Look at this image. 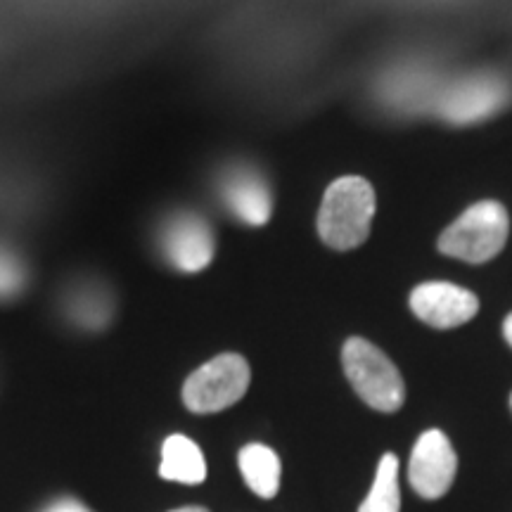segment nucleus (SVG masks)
<instances>
[{
  "label": "nucleus",
  "mask_w": 512,
  "mask_h": 512,
  "mask_svg": "<svg viewBox=\"0 0 512 512\" xmlns=\"http://www.w3.org/2000/svg\"><path fill=\"white\" fill-rule=\"evenodd\" d=\"M375 190L366 178L344 176L330 183L318 211L320 240L347 252L368 240L375 216Z\"/></svg>",
  "instance_id": "f257e3e1"
},
{
  "label": "nucleus",
  "mask_w": 512,
  "mask_h": 512,
  "mask_svg": "<svg viewBox=\"0 0 512 512\" xmlns=\"http://www.w3.org/2000/svg\"><path fill=\"white\" fill-rule=\"evenodd\" d=\"M344 373L354 392L373 411L396 413L406 401V384L387 354L363 337H349L342 349Z\"/></svg>",
  "instance_id": "f03ea898"
},
{
  "label": "nucleus",
  "mask_w": 512,
  "mask_h": 512,
  "mask_svg": "<svg viewBox=\"0 0 512 512\" xmlns=\"http://www.w3.org/2000/svg\"><path fill=\"white\" fill-rule=\"evenodd\" d=\"M508 230V211L501 202H477L441 233L439 252L463 259L467 264H484L501 254Z\"/></svg>",
  "instance_id": "7ed1b4c3"
},
{
  "label": "nucleus",
  "mask_w": 512,
  "mask_h": 512,
  "mask_svg": "<svg viewBox=\"0 0 512 512\" xmlns=\"http://www.w3.org/2000/svg\"><path fill=\"white\" fill-rule=\"evenodd\" d=\"M249 363L240 354H221L192 373L183 384V403L188 411L209 415L226 411L247 394Z\"/></svg>",
  "instance_id": "20e7f679"
},
{
  "label": "nucleus",
  "mask_w": 512,
  "mask_h": 512,
  "mask_svg": "<svg viewBox=\"0 0 512 512\" xmlns=\"http://www.w3.org/2000/svg\"><path fill=\"white\" fill-rule=\"evenodd\" d=\"M510 98L512 91L508 81H503L496 74H477L441 88L434 112H439L441 119L458 126L477 124V121L501 112Z\"/></svg>",
  "instance_id": "39448f33"
},
{
  "label": "nucleus",
  "mask_w": 512,
  "mask_h": 512,
  "mask_svg": "<svg viewBox=\"0 0 512 512\" xmlns=\"http://www.w3.org/2000/svg\"><path fill=\"white\" fill-rule=\"evenodd\" d=\"M458 472V456L451 441L441 430H427L415 441L411 463H408V482L413 491L427 501L446 496Z\"/></svg>",
  "instance_id": "423d86ee"
},
{
  "label": "nucleus",
  "mask_w": 512,
  "mask_h": 512,
  "mask_svg": "<svg viewBox=\"0 0 512 512\" xmlns=\"http://www.w3.org/2000/svg\"><path fill=\"white\" fill-rule=\"evenodd\" d=\"M164 256L183 273H197L214 259V233L202 216L192 211H178L162 226Z\"/></svg>",
  "instance_id": "0eeeda50"
},
{
  "label": "nucleus",
  "mask_w": 512,
  "mask_h": 512,
  "mask_svg": "<svg viewBox=\"0 0 512 512\" xmlns=\"http://www.w3.org/2000/svg\"><path fill=\"white\" fill-rule=\"evenodd\" d=\"M411 309L422 323L437 330H448L465 325L479 311L475 292L453 283H422L411 292Z\"/></svg>",
  "instance_id": "6e6552de"
},
{
  "label": "nucleus",
  "mask_w": 512,
  "mask_h": 512,
  "mask_svg": "<svg viewBox=\"0 0 512 512\" xmlns=\"http://www.w3.org/2000/svg\"><path fill=\"white\" fill-rule=\"evenodd\" d=\"M219 190L230 214L247 226H264L271 219V188L252 166H230L223 171Z\"/></svg>",
  "instance_id": "1a4fd4ad"
},
{
  "label": "nucleus",
  "mask_w": 512,
  "mask_h": 512,
  "mask_svg": "<svg viewBox=\"0 0 512 512\" xmlns=\"http://www.w3.org/2000/svg\"><path fill=\"white\" fill-rule=\"evenodd\" d=\"M439 81L427 69H399L392 72L382 83V98L387 105L396 107L399 112H422L427 107H437Z\"/></svg>",
  "instance_id": "9d476101"
},
{
  "label": "nucleus",
  "mask_w": 512,
  "mask_h": 512,
  "mask_svg": "<svg viewBox=\"0 0 512 512\" xmlns=\"http://www.w3.org/2000/svg\"><path fill=\"white\" fill-rule=\"evenodd\" d=\"M159 475L166 482L202 484L207 479V463H204L202 448L185 434H171L162 446Z\"/></svg>",
  "instance_id": "9b49d317"
},
{
  "label": "nucleus",
  "mask_w": 512,
  "mask_h": 512,
  "mask_svg": "<svg viewBox=\"0 0 512 512\" xmlns=\"http://www.w3.org/2000/svg\"><path fill=\"white\" fill-rule=\"evenodd\" d=\"M240 472L249 489L259 498H273L280 489V458L273 448L264 444H247L240 451Z\"/></svg>",
  "instance_id": "f8f14e48"
},
{
  "label": "nucleus",
  "mask_w": 512,
  "mask_h": 512,
  "mask_svg": "<svg viewBox=\"0 0 512 512\" xmlns=\"http://www.w3.org/2000/svg\"><path fill=\"white\" fill-rule=\"evenodd\" d=\"M358 512H401V486H399V458L384 453L377 465L375 482L370 486L366 501Z\"/></svg>",
  "instance_id": "ddd939ff"
},
{
  "label": "nucleus",
  "mask_w": 512,
  "mask_h": 512,
  "mask_svg": "<svg viewBox=\"0 0 512 512\" xmlns=\"http://www.w3.org/2000/svg\"><path fill=\"white\" fill-rule=\"evenodd\" d=\"M69 311L86 328H98L110 316V299L98 285H79L69 297Z\"/></svg>",
  "instance_id": "4468645a"
},
{
  "label": "nucleus",
  "mask_w": 512,
  "mask_h": 512,
  "mask_svg": "<svg viewBox=\"0 0 512 512\" xmlns=\"http://www.w3.org/2000/svg\"><path fill=\"white\" fill-rule=\"evenodd\" d=\"M24 283V266L10 249L0 247V297H12Z\"/></svg>",
  "instance_id": "2eb2a0df"
},
{
  "label": "nucleus",
  "mask_w": 512,
  "mask_h": 512,
  "mask_svg": "<svg viewBox=\"0 0 512 512\" xmlns=\"http://www.w3.org/2000/svg\"><path fill=\"white\" fill-rule=\"evenodd\" d=\"M46 512H91V510H88L86 505H81L79 501H74V498H62V501L50 505Z\"/></svg>",
  "instance_id": "dca6fc26"
},
{
  "label": "nucleus",
  "mask_w": 512,
  "mask_h": 512,
  "mask_svg": "<svg viewBox=\"0 0 512 512\" xmlns=\"http://www.w3.org/2000/svg\"><path fill=\"white\" fill-rule=\"evenodd\" d=\"M503 335H505V339H508V344L512 347V313L508 318H505V323H503Z\"/></svg>",
  "instance_id": "f3484780"
},
{
  "label": "nucleus",
  "mask_w": 512,
  "mask_h": 512,
  "mask_svg": "<svg viewBox=\"0 0 512 512\" xmlns=\"http://www.w3.org/2000/svg\"><path fill=\"white\" fill-rule=\"evenodd\" d=\"M171 512H209V510L200 508V505H188V508H178V510H171Z\"/></svg>",
  "instance_id": "a211bd4d"
},
{
  "label": "nucleus",
  "mask_w": 512,
  "mask_h": 512,
  "mask_svg": "<svg viewBox=\"0 0 512 512\" xmlns=\"http://www.w3.org/2000/svg\"><path fill=\"white\" fill-rule=\"evenodd\" d=\"M510 408H512V396H510Z\"/></svg>",
  "instance_id": "6ab92c4d"
}]
</instances>
